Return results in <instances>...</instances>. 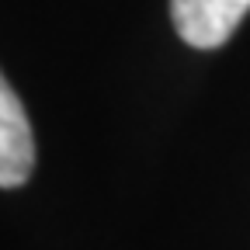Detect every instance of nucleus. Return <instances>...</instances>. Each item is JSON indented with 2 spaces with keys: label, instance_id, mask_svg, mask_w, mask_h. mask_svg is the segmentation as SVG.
Listing matches in <instances>:
<instances>
[{
  "label": "nucleus",
  "instance_id": "1",
  "mask_svg": "<svg viewBox=\"0 0 250 250\" xmlns=\"http://www.w3.org/2000/svg\"><path fill=\"white\" fill-rule=\"evenodd\" d=\"M250 0H170L177 35L191 49H219L240 28Z\"/></svg>",
  "mask_w": 250,
  "mask_h": 250
},
{
  "label": "nucleus",
  "instance_id": "2",
  "mask_svg": "<svg viewBox=\"0 0 250 250\" xmlns=\"http://www.w3.org/2000/svg\"><path fill=\"white\" fill-rule=\"evenodd\" d=\"M35 170V132L7 77L0 73V188H21Z\"/></svg>",
  "mask_w": 250,
  "mask_h": 250
}]
</instances>
